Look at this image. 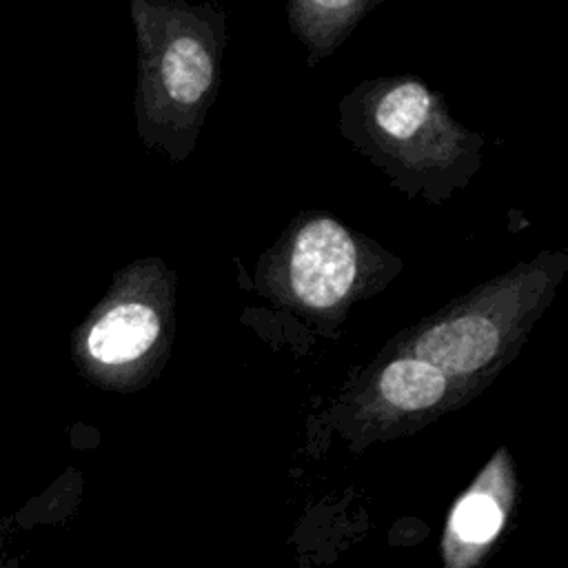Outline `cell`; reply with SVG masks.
Returning a JSON list of instances; mask_svg holds the SVG:
<instances>
[{"mask_svg":"<svg viewBox=\"0 0 568 568\" xmlns=\"http://www.w3.org/2000/svg\"><path fill=\"white\" fill-rule=\"evenodd\" d=\"M382 395L397 408L415 410L433 406L446 388V377L422 359H397L379 379Z\"/></svg>","mask_w":568,"mask_h":568,"instance_id":"cell-4","label":"cell"},{"mask_svg":"<svg viewBox=\"0 0 568 568\" xmlns=\"http://www.w3.org/2000/svg\"><path fill=\"white\" fill-rule=\"evenodd\" d=\"M501 524V513L488 495H468L453 515L455 532L473 544L490 539Z\"/></svg>","mask_w":568,"mask_h":568,"instance_id":"cell-7","label":"cell"},{"mask_svg":"<svg viewBox=\"0 0 568 568\" xmlns=\"http://www.w3.org/2000/svg\"><path fill=\"white\" fill-rule=\"evenodd\" d=\"M158 331V315L146 304L124 302L93 324L87 337V351L95 362L111 366L124 364L146 353Z\"/></svg>","mask_w":568,"mask_h":568,"instance_id":"cell-3","label":"cell"},{"mask_svg":"<svg viewBox=\"0 0 568 568\" xmlns=\"http://www.w3.org/2000/svg\"><path fill=\"white\" fill-rule=\"evenodd\" d=\"M355 280V244L333 220L302 229L291 255V284L308 306H331Z\"/></svg>","mask_w":568,"mask_h":568,"instance_id":"cell-1","label":"cell"},{"mask_svg":"<svg viewBox=\"0 0 568 568\" xmlns=\"http://www.w3.org/2000/svg\"><path fill=\"white\" fill-rule=\"evenodd\" d=\"M209 53L193 38H178L164 53L162 80L169 95L182 104L195 102L211 84Z\"/></svg>","mask_w":568,"mask_h":568,"instance_id":"cell-5","label":"cell"},{"mask_svg":"<svg viewBox=\"0 0 568 568\" xmlns=\"http://www.w3.org/2000/svg\"><path fill=\"white\" fill-rule=\"evenodd\" d=\"M0 568H16V566H9L7 561H2V559H0Z\"/></svg>","mask_w":568,"mask_h":568,"instance_id":"cell-8","label":"cell"},{"mask_svg":"<svg viewBox=\"0 0 568 568\" xmlns=\"http://www.w3.org/2000/svg\"><path fill=\"white\" fill-rule=\"evenodd\" d=\"M428 93L419 84H402L384 95L377 106V124L395 135L408 138L417 131L428 113Z\"/></svg>","mask_w":568,"mask_h":568,"instance_id":"cell-6","label":"cell"},{"mask_svg":"<svg viewBox=\"0 0 568 568\" xmlns=\"http://www.w3.org/2000/svg\"><path fill=\"white\" fill-rule=\"evenodd\" d=\"M499 335L486 317H459L426 331L417 342V359L439 373H473L481 368L497 351Z\"/></svg>","mask_w":568,"mask_h":568,"instance_id":"cell-2","label":"cell"}]
</instances>
